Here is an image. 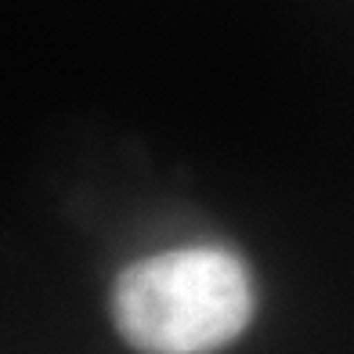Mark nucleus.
I'll return each mask as SVG.
<instances>
[{
	"label": "nucleus",
	"instance_id": "nucleus-1",
	"mask_svg": "<svg viewBox=\"0 0 354 354\" xmlns=\"http://www.w3.org/2000/svg\"><path fill=\"white\" fill-rule=\"evenodd\" d=\"M257 311L246 261L224 246H181L127 264L109 293L120 340L141 354H214Z\"/></svg>",
	"mask_w": 354,
	"mask_h": 354
}]
</instances>
